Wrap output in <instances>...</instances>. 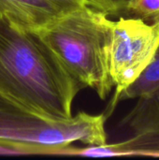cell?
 I'll return each instance as SVG.
<instances>
[{"label":"cell","mask_w":159,"mask_h":160,"mask_svg":"<svg viewBox=\"0 0 159 160\" xmlns=\"http://www.w3.org/2000/svg\"><path fill=\"white\" fill-rule=\"evenodd\" d=\"M129 0H83L85 6L105 13L108 16L120 15L125 12Z\"/></svg>","instance_id":"obj_9"},{"label":"cell","mask_w":159,"mask_h":160,"mask_svg":"<svg viewBox=\"0 0 159 160\" xmlns=\"http://www.w3.org/2000/svg\"><path fill=\"white\" fill-rule=\"evenodd\" d=\"M159 44V25L139 18L112 21L109 46V70L115 87L113 108L118 98L152 60Z\"/></svg>","instance_id":"obj_4"},{"label":"cell","mask_w":159,"mask_h":160,"mask_svg":"<svg viewBox=\"0 0 159 160\" xmlns=\"http://www.w3.org/2000/svg\"><path fill=\"white\" fill-rule=\"evenodd\" d=\"M112 21L82 5L58 15L37 32L67 71L105 99L113 87L109 70Z\"/></svg>","instance_id":"obj_2"},{"label":"cell","mask_w":159,"mask_h":160,"mask_svg":"<svg viewBox=\"0 0 159 160\" xmlns=\"http://www.w3.org/2000/svg\"><path fill=\"white\" fill-rule=\"evenodd\" d=\"M138 99L134 109L122 122L127 139L98 146L79 148L71 145L65 150L63 156L159 158V95Z\"/></svg>","instance_id":"obj_5"},{"label":"cell","mask_w":159,"mask_h":160,"mask_svg":"<svg viewBox=\"0 0 159 160\" xmlns=\"http://www.w3.org/2000/svg\"><path fill=\"white\" fill-rule=\"evenodd\" d=\"M54 7L60 13H65L84 5L83 0H45Z\"/></svg>","instance_id":"obj_10"},{"label":"cell","mask_w":159,"mask_h":160,"mask_svg":"<svg viewBox=\"0 0 159 160\" xmlns=\"http://www.w3.org/2000/svg\"><path fill=\"white\" fill-rule=\"evenodd\" d=\"M83 87L67 71L37 30L0 18V94L46 117L72 116Z\"/></svg>","instance_id":"obj_1"},{"label":"cell","mask_w":159,"mask_h":160,"mask_svg":"<svg viewBox=\"0 0 159 160\" xmlns=\"http://www.w3.org/2000/svg\"><path fill=\"white\" fill-rule=\"evenodd\" d=\"M124 13L149 24L159 25V0H129Z\"/></svg>","instance_id":"obj_8"},{"label":"cell","mask_w":159,"mask_h":160,"mask_svg":"<svg viewBox=\"0 0 159 160\" xmlns=\"http://www.w3.org/2000/svg\"><path fill=\"white\" fill-rule=\"evenodd\" d=\"M159 95V44L157 49L144 70L120 95L119 100L140 98H151Z\"/></svg>","instance_id":"obj_7"},{"label":"cell","mask_w":159,"mask_h":160,"mask_svg":"<svg viewBox=\"0 0 159 160\" xmlns=\"http://www.w3.org/2000/svg\"><path fill=\"white\" fill-rule=\"evenodd\" d=\"M104 114L81 112L68 119L41 115L0 94V144L22 155H63L75 142L86 146L107 143Z\"/></svg>","instance_id":"obj_3"},{"label":"cell","mask_w":159,"mask_h":160,"mask_svg":"<svg viewBox=\"0 0 159 160\" xmlns=\"http://www.w3.org/2000/svg\"><path fill=\"white\" fill-rule=\"evenodd\" d=\"M60 14L45 0H0V18L27 29L38 31Z\"/></svg>","instance_id":"obj_6"}]
</instances>
